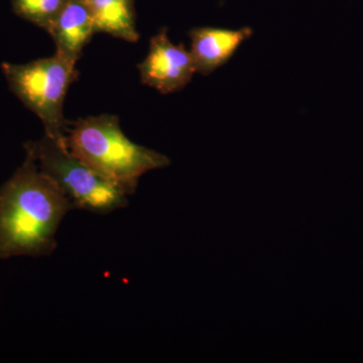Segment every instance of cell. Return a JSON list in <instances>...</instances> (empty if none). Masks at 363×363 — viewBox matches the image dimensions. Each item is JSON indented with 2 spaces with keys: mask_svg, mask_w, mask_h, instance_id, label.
Listing matches in <instances>:
<instances>
[{
  "mask_svg": "<svg viewBox=\"0 0 363 363\" xmlns=\"http://www.w3.org/2000/svg\"><path fill=\"white\" fill-rule=\"evenodd\" d=\"M72 210L67 196L26 152L25 162L0 188V259L52 255Z\"/></svg>",
  "mask_w": 363,
  "mask_h": 363,
  "instance_id": "obj_1",
  "label": "cell"
},
{
  "mask_svg": "<svg viewBox=\"0 0 363 363\" xmlns=\"http://www.w3.org/2000/svg\"><path fill=\"white\" fill-rule=\"evenodd\" d=\"M64 145L97 174L135 194L147 172L171 164L168 157L126 138L119 118L111 114L69 121Z\"/></svg>",
  "mask_w": 363,
  "mask_h": 363,
  "instance_id": "obj_2",
  "label": "cell"
},
{
  "mask_svg": "<svg viewBox=\"0 0 363 363\" xmlns=\"http://www.w3.org/2000/svg\"><path fill=\"white\" fill-rule=\"evenodd\" d=\"M23 147L40 171L67 196L74 210L106 215L128 206L130 196L123 188L74 156L63 143L45 135Z\"/></svg>",
  "mask_w": 363,
  "mask_h": 363,
  "instance_id": "obj_3",
  "label": "cell"
},
{
  "mask_svg": "<svg viewBox=\"0 0 363 363\" xmlns=\"http://www.w3.org/2000/svg\"><path fill=\"white\" fill-rule=\"evenodd\" d=\"M1 69L11 92L42 121L45 135L64 143L69 126L64 102L78 79L76 64L55 52L30 63H4Z\"/></svg>",
  "mask_w": 363,
  "mask_h": 363,
  "instance_id": "obj_4",
  "label": "cell"
},
{
  "mask_svg": "<svg viewBox=\"0 0 363 363\" xmlns=\"http://www.w3.org/2000/svg\"><path fill=\"white\" fill-rule=\"evenodd\" d=\"M138 69L143 84L155 88L162 94L184 89L196 73L190 51L183 44H173L167 28H162L150 39L149 54L138 64Z\"/></svg>",
  "mask_w": 363,
  "mask_h": 363,
  "instance_id": "obj_5",
  "label": "cell"
},
{
  "mask_svg": "<svg viewBox=\"0 0 363 363\" xmlns=\"http://www.w3.org/2000/svg\"><path fill=\"white\" fill-rule=\"evenodd\" d=\"M252 35L253 30L250 26L240 30L199 26L189 30L190 52L194 61L196 73L203 76L211 75L217 69L228 63L238 48Z\"/></svg>",
  "mask_w": 363,
  "mask_h": 363,
  "instance_id": "obj_6",
  "label": "cell"
},
{
  "mask_svg": "<svg viewBox=\"0 0 363 363\" xmlns=\"http://www.w3.org/2000/svg\"><path fill=\"white\" fill-rule=\"evenodd\" d=\"M49 33L56 45V54L77 63L83 49L96 33L92 13L85 0H68Z\"/></svg>",
  "mask_w": 363,
  "mask_h": 363,
  "instance_id": "obj_7",
  "label": "cell"
},
{
  "mask_svg": "<svg viewBox=\"0 0 363 363\" xmlns=\"http://www.w3.org/2000/svg\"><path fill=\"white\" fill-rule=\"evenodd\" d=\"M89 6L96 33H105L136 43L140 33L136 30L133 0H85Z\"/></svg>",
  "mask_w": 363,
  "mask_h": 363,
  "instance_id": "obj_8",
  "label": "cell"
},
{
  "mask_svg": "<svg viewBox=\"0 0 363 363\" xmlns=\"http://www.w3.org/2000/svg\"><path fill=\"white\" fill-rule=\"evenodd\" d=\"M68 0H11L14 13L49 33Z\"/></svg>",
  "mask_w": 363,
  "mask_h": 363,
  "instance_id": "obj_9",
  "label": "cell"
}]
</instances>
